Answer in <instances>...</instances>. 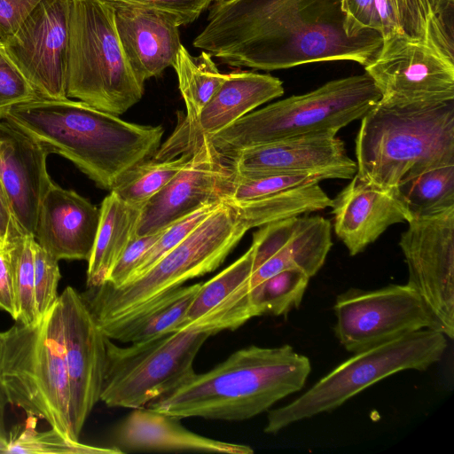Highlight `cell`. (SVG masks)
<instances>
[{
	"label": "cell",
	"mask_w": 454,
	"mask_h": 454,
	"mask_svg": "<svg viewBox=\"0 0 454 454\" xmlns=\"http://www.w3.org/2000/svg\"><path fill=\"white\" fill-rule=\"evenodd\" d=\"M221 202L204 205L165 228L124 284L131 282L145 273L162 256L188 236Z\"/></svg>",
	"instance_id": "36"
},
{
	"label": "cell",
	"mask_w": 454,
	"mask_h": 454,
	"mask_svg": "<svg viewBox=\"0 0 454 454\" xmlns=\"http://www.w3.org/2000/svg\"><path fill=\"white\" fill-rule=\"evenodd\" d=\"M114 4L115 25L126 59L140 83L172 67L182 46L176 18L154 9Z\"/></svg>",
	"instance_id": "22"
},
{
	"label": "cell",
	"mask_w": 454,
	"mask_h": 454,
	"mask_svg": "<svg viewBox=\"0 0 454 454\" xmlns=\"http://www.w3.org/2000/svg\"><path fill=\"white\" fill-rule=\"evenodd\" d=\"M223 160L240 178L328 172L336 178L351 179L356 173V163L348 156L343 141L329 134L274 141L241 150Z\"/></svg>",
	"instance_id": "17"
},
{
	"label": "cell",
	"mask_w": 454,
	"mask_h": 454,
	"mask_svg": "<svg viewBox=\"0 0 454 454\" xmlns=\"http://www.w3.org/2000/svg\"><path fill=\"white\" fill-rule=\"evenodd\" d=\"M191 154L177 159L144 160L125 171L110 192L130 205L144 207L182 169Z\"/></svg>",
	"instance_id": "31"
},
{
	"label": "cell",
	"mask_w": 454,
	"mask_h": 454,
	"mask_svg": "<svg viewBox=\"0 0 454 454\" xmlns=\"http://www.w3.org/2000/svg\"><path fill=\"white\" fill-rule=\"evenodd\" d=\"M49 154L32 137L0 119V181L23 234L34 236L40 205L53 184L46 168Z\"/></svg>",
	"instance_id": "19"
},
{
	"label": "cell",
	"mask_w": 454,
	"mask_h": 454,
	"mask_svg": "<svg viewBox=\"0 0 454 454\" xmlns=\"http://www.w3.org/2000/svg\"><path fill=\"white\" fill-rule=\"evenodd\" d=\"M356 175L383 190L454 165V100L427 106L377 103L356 138Z\"/></svg>",
	"instance_id": "4"
},
{
	"label": "cell",
	"mask_w": 454,
	"mask_h": 454,
	"mask_svg": "<svg viewBox=\"0 0 454 454\" xmlns=\"http://www.w3.org/2000/svg\"><path fill=\"white\" fill-rule=\"evenodd\" d=\"M39 96L19 68L0 51V113Z\"/></svg>",
	"instance_id": "39"
},
{
	"label": "cell",
	"mask_w": 454,
	"mask_h": 454,
	"mask_svg": "<svg viewBox=\"0 0 454 454\" xmlns=\"http://www.w3.org/2000/svg\"><path fill=\"white\" fill-rule=\"evenodd\" d=\"M34 299L38 319L58 302V286L61 278L59 260L34 243Z\"/></svg>",
	"instance_id": "37"
},
{
	"label": "cell",
	"mask_w": 454,
	"mask_h": 454,
	"mask_svg": "<svg viewBox=\"0 0 454 454\" xmlns=\"http://www.w3.org/2000/svg\"><path fill=\"white\" fill-rule=\"evenodd\" d=\"M335 178L334 175L328 172L279 174L258 178H240L233 175L225 191L223 201L237 203L253 200Z\"/></svg>",
	"instance_id": "35"
},
{
	"label": "cell",
	"mask_w": 454,
	"mask_h": 454,
	"mask_svg": "<svg viewBox=\"0 0 454 454\" xmlns=\"http://www.w3.org/2000/svg\"><path fill=\"white\" fill-rule=\"evenodd\" d=\"M0 383L10 404L80 442L71 426L59 300L37 322L0 331Z\"/></svg>",
	"instance_id": "7"
},
{
	"label": "cell",
	"mask_w": 454,
	"mask_h": 454,
	"mask_svg": "<svg viewBox=\"0 0 454 454\" xmlns=\"http://www.w3.org/2000/svg\"><path fill=\"white\" fill-rule=\"evenodd\" d=\"M4 50V46H3V43L0 42V51H3Z\"/></svg>",
	"instance_id": "47"
},
{
	"label": "cell",
	"mask_w": 454,
	"mask_h": 454,
	"mask_svg": "<svg viewBox=\"0 0 454 454\" xmlns=\"http://www.w3.org/2000/svg\"><path fill=\"white\" fill-rule=\"evenodd\" d=\"M201 283L180 286L135 313L100 328L111 340L134 343L176 332Z\"/></svg>",
	"instance_id": "26"
},
{
	"label": "cell",
	"mask_w": 454,
	"mask_h": 454,
	"mask_svg": "<svg viewBox=\"0 0 454 454\" xmlns=\"http://www.w3.org/2000/svg\"><path fill=\"white\" fill-rule=\"evenodd\" d=\"M210 336L203 331L183 330L126 348L106 337L100 401L111 408L145 407L195 373L194 359Z\"/></svg>",
	"instance_id": "10"
},
{
	"label": "cell",
	"mask_w": 454,
	"mask_h": 454,
	"mask_svg": "<svg viewBox=\"0 0 454 454\" xmlns=\"http://www.w3.org/2000/svg\"><path fill=\"white\" fill-rule=\"evenodd\" d=\"M99 209L98 229L88 260L87 287L106 281L114 264L135 235L143 207L130 205L110 192Z\"/></svg>",
	"instance_id": "27"
},
{
	"label": "cell",
	"mask_w": 454,
	"mask_h": 454,
	"mask_svg": "<svg viewBox=\"0 0 454 454\" xmlns=\"http://www.w3.org/2000/svg\"><path fill=\"white\" fill-rule=\"evenodd\" d=\"M283 94V82L270 74L251 71L225 74L223 82L202 108L195 125L187 130L186 142L194 145L202 137L217 133Z\"/></svg>",
	"instance_id": "25"
},
{
	"label": "cell",
	"mask_w": 454,
	"mask_h": 454,
	"mask_svg": "<svg viewBox=\"0 0 454 454\" xmlns=\"http://www.w3.org/2000/svg\"><path fill=\"white\" fill-rule=\"evenodd\" d=\"M69 0H43L2 43L41 97L66 98Z\"/></svg>",
	"instance_id": "14"
},
{
	"label": "cell",
	"mask_w": 454,
	"mask_h": 454,
	"mask_svg": "<svg viewBox=\"0 0 454 454\" xmlns=\"http://www.w3.org/2000/svg\"><path fill=\"white\" fill-rule=\"evenodd\" d=\"M333 310L335 336L354 354L423 329L442 333L427 303L408 284L348 289L336 297Z\"/></svg>",
	"instance_id": "11"
},
{
	"label": "cell",
	"mask_w": 454,
	"mask_h": 454,
	"mask_svg": "<svg viewBox=\"0 0 454 454\" xmlns=\"http://www.w3.org/2000/svg\"><path fill=\"white\" fill-rule=\"evenodd\" d=\"M43 0H0V42L10 37Z\"/></svg>",
	"instance_id": "43"
},
{
	"label": "cell",
	"mask_w": 454,
	"mask_h": 454,
	"mask_svg": "<svg viewBox=\"0 0 454 454\" xmlns=\"http://www.w3.org/2000/svg\"><path fill=\"white\" fill-rule=\"evenodd\" d=\"M14 225L16 224L12 217L10 204L0 181V240L7 239Z\"/></svg>",
	"instance_id": "45"
},
{
	"label": "cell",
	"mask_w": 454,
	"mask_h": 454,
	"mask_svg": "<svg viewBox=\"0 0 454 454\" xmlns=\"http://www.w3.org/2000/svg\"><path fill=\"white\" fill-rule=\"evenodd\" d=\"M341 11L348 36L356 37L370 30L380 33L375 0H342Z\"/></svg>",
	"instance_id": "42"
},
{
	"label": "cell",
	"mask_w": 454,
	"mask_h": 454,
	"mask_svg": "<svg viewBox=\"0 0 454 454\" xmlns=\"http://www.w3.org/2000/svg\"><path fill=\"white\" fill-rule=\"evenodd\" d=\"M342 0H227L209 5L194 47L231 67L273 71L349 60L364 67L383 43L370 30L349 37Z\"/></svg>",
	"instance_id": "1"
},
{
	"label": "cell",
	"mask_w": 454,
	"mask_h": 454,
	"mask_svg": "<svg viewBox=\"0 0 454 454\" xmlns=\"http://www.w3.org/2000/svg\"><path fill=\"white\" fill-rule=\"evenodd\" d=\"M144 88L122 50L114 4L69 0L67 97L120 115L141 99Z\"/></svg>",
	"instance_id": "8"
},
{
	"label": "cell",
	"mask_w": 454,
	"mask_h": 454,
	"mask_svg": "<svg viewBox=\"0 0 454 454\" xmlns=\"http://www.w3.org/2000/svg\"><path fill=\"white\" fill-rule=\"evenodd\" d=\"M448 346L437 330L423 329L355 353L290 403L270 410L264 432L276 434L302 419L328 412L378 381L405 370L426 371Z\"/></svg>",
	"instance_id": "9"
},
{
	"label": "cell",
	"mask_w": 454,
	"mask_h": 454,
	"mask_svg": "<svg viewBox=\"0 0 454 454\" xmlns=\"http://www.w3.org/2000/svg\"><path fill=\"white\" fill-rule=\"evenodd\" d=\"M37 418L27 415L26 421L9 432L6 453L22 454H120L115 446L97 447L73 442L51 427L46 431L36 429Z\"/></svg>",
	"instance_id": "33"
},
{
	"label": "cell",
	"mask_w": 454,
	"mask_h": 454,
	"mask_svg": "<svg viewBox=\"0 0 454 454\" xmlns=\"http://www.w3.org/2000/svg\"><path fill=\"white\" fill-rule=\"evenodd\" d=\"M310 372L309 359L290 345H252L207 372H195L145 407L180 419L246 420L300 391Z\"/></svg>",
	"instance_id": "3"
},
{
	"label": "cell",
	"mask_w": 454,
	"mask_h": 454,
	"mask_svg": "<svg viewBox=\"0 0 454 454\" xmlns=\"http://www.w3.org/2000/svg\"><path fill=\"white\" fill-rule=\"evenodd\" d=\"M190 152L182 169L144 206L135 236L159 232L204 205L223 200L233 176L230 166L206 137Z\"/></svg>",
	"instance_id": "16"
},
{
	"label": "cell",
	"mask_w": 454,
	"mask_h": 454,
	"mask_svg": "<svg viewBox=\"0 0 454 454\" xmlns=\"http://www.w3.org/2000/svg\"><path fill=\"white\" fill-rule=\"evenodd\" d=\"M410 220L433 216L454 207V165L424 172L396 187Z\"/></svg>",
	"instance_id": "30"
},
{
	"label": "cell",
	"mask_w": 454,
	"mask_h": 454,
	"mask_svg": "<svg viewBox=\"0 0 454 454\" xmlns=\"http://www.w3.org/2000/svg\"><path fill=\"white\" fill-rule=\"evenodd\" d=\"M10 404L7 395L0 383V453H6L9 433L5 425V411L7 405Z\"/></svg>",
	"instance_id": "46"
},
{
	"label": "cell",
	"mask_w": 454,
	"mask_h": 454,
	"mask_svg": "<svg viewBox=\"0 0 454 454\" xmlns=\"http://www.w3.org/2000/svg\"><path fill=\"white\" fill-rule=\"evenodd\" d=\"M221 1H227V0H213V2H221Z\"/></svg>",
	"instance_id": "48"
},
{
	"label": "cell",
	"mask_w": 454,
	"mask_h": 454,
	"mask_svg": "<svg viewBox=\"0 0 454 454\" xmlns=\"http://www.w3.org/2000/svg\"><path fill=\"white\" fill-rule=\"evenodd\" d=\"M253 270L254 250L250 247L231 265L201 283L177 331L197 330L213 335L235 330L254 317L248 300Z\"/></svg>",
	"instance_id": "23"
},
{
	"label": "cell",
	"mask_w": 454,
	"mask_h": 454,
	"mask_svg": "<svg viewBox=\"0 0 454 454\" xmlns=\"http://www.w3.org/2000/svg\"><path fill=\"white\" fill-rule=\"evenodd\" d=\"M115 4L154 9L168 13L181 26L193 22L213 0H108Z\"/></svg>",
	"instance_id": "41"
},
{
	"label": "cell",
	"mask_w": 454,
	"mask_h": 454,
	"mask_svg": "<svg viewBox=\"0 0 454 454\" xmlns=\"http://www.w3.org/2000/svg\"><path fill=\"white\" fill-rule=\"evenodd\" d=\"M178 80V88L186 107L184 126L192 128L199 115L225 78L212 56L205 51L192 56L182 44L172 66Z\"/></svg>",
	"instance_id": "29"
},
{
	"label": "cell",
	"mask_w": 454,
	"mask_h": 454,
	"mask_svg": "<svg viewBox=\"0 0 454 454\" xmlns=\"http://www.w3.org/2000/svg\"><path fill=\"white\" fill-rule=\"evenodd\" d=\"M332 246V224L320 215H298L259 227L251 245L254 270L249 290L289 269L300 270L312 278L324 265Z\"/></svg>",
	"instance_id": "18"
},
{
	"label": "cell",
	"mask_w": 454,
	"mask_h": 454,
	"mask_svg": "<svg viewBox=\"0 0 454 454\" xmlns=\"http://www.w3.org/2000/svg\"><path fill=\"white\" fill-rule=\"evenodd\" d=\"M248 228L236 207L222 201L188 236L137 279L80 293L99 326L124 318L186 281L217 269Z\"/></svg>",
	"instance_id": "6"
},
{
	"label": "cell",
	"mask_w": 454,
	"mask_h": 454,
	"mask_svg": "<svg viewBox=\"0 0 454 454\" xmlns=\"http://www.w3.org/2000/svg\"><path fill=\"white\" fill-rule=\"evenodd\" d=\"M59 300L62 309L71 426L75 440L79 441L89 415L100 401L106 336L77 290L67 286Z\"/></svg>",
	"instance_id": "15"
},
{
	"label": "cell",
	"mask_w": 454,
	"mask_h": 454,
	"mask_svg": "<svg viewBox=\"0 0 454 454\" xmlns=\"http://www.w3.org/2000/svg\"><path fill=\"white\" fill-rule=\"evenodd\" d=\"M248 230L279 220L331 207L333 200L319 184H309L256 200L231 203Z\"/></svg>",
	"instance_id": "28"
},
{
	"label": "cell",
	"mask_w": 454,
	"mask_h": 454,
	"mask_svg": "<svg viewBox=\"0 0 454 454\" xmlns=\"http://www.w3.org/2000/svg\"><path fill=\"white\" fill-rule=\"evenodd\" d=\"M399 246L408 282L424 300L447 338L454 337V207L411 219Z\"/></svg>",
	"instance_id": "13"
},
{
	"label": "cell",
	"mask_w": 454,
	"mask_h": 454,
	"mask_svg": "<svg viewBox=\"0 0 454 454\" xmlns=\"http://www.w3.org/2000/svg\"><path fill=\"white\" fill-rule=\"evenodd\" d=\"M331 208L334 231L350 255L363 252L389 226L411 219L396 188L371 185L356 173L333 200Z\"/></svg>",
	"instance_id": "21"
},
{
	"label": "cell",
	"mask_w": 454,
	"mask_h": 454,
	"mask_svg": "<svg viewBox=\"0 0 454 454\" xmlns=\"http://www.w3.org/2000/svg\"><path fill=\"white\" fill-rule=\"evenodd\" d=\"M162 231L163 230L140 237L134 235L114 264L105 283L114 287L122 286L137 268L144 254L160 238Z\"/></svg>",
	"instance_id": "40"
},
{
	"label": "cell",
	"mask_w": 454,
	"mask_h": 454,
	"mask_svg": "<svg viewBox=\"0 0 454 454\" xmlns=\"http://www.w3.org/2000/svg\"><path fill=\"white\" fill-rule=\"evenodd\" d=\"M399 29L402 35L414 41L425 42L430 21L454 0H394Z\"/></svg>",
	"instance_id": "38"
},
{
	"label": "cell",
	"mask_w": 454,
	"mask_h": 454,
	"mask_svg": "<svg viewBox=\"0 0 454 454\" xmlns=\"http://www.w3.org/2000/svg\"><path fill=\"white\" fill-rule=\"evenodd\" d=\"M309 280L303 271L289 269L261 281L248 291L254 317L282 316L299 308Z\"/></svg>",
	"instance_id": "32"
},
{
	"label": "cell",
	"mask_w": 454,
	"mask_h": 454,
	"mask_svg": "<svg viewBox=\"0 0 454 454\" xmlns=\"http://www.w3.org/2000/svg\"><path fill=\"white\" fill-rule=\"evenodd\" d=\"M34 236L21 233L16 225L6 241L16 299L15 321L23 325L39 320L34 299Z\"/></svg>",
	"instance_id": "34"
},
{
	"label": "cell",
	"mask_w": 454,
	"mask_h": 454,
	"mask_svg": "<svg viewBox=\"0 0 454 454\" xmlns=\"http://www.w3.org/2000/svg\"><path fill=\"white\" fill-rule=\"evenodd\" d=\"M115 446L128 451H193L225 454H252L244 444L223 442L185 428L180 419L142 407L121 422L114 434Z\"/></svg>",
	"instance_id": "24"
},
{
	"label": "cell",
	"mask_w": 454,
	"mask_h": 454,
	"mask_svg": "<svg viewBox=\"0 0 454 454\" xmlns=\"http://www.w3.org/2000/svg\"><path fill=\"white\" fill-rule=\"evenodd\" d=\"M6 241L0 240V309L16 320V299Z\"/></svg>",
	"instance_id": "44"
},
{
	"label": "cell",
	"mask_w": 454,
	"mask_h": 454,
	"mask_svg": "<svg viewBox=\"0 0 454 454\" xmlns=\"http://www.w3.org/2000/svg\"><path fill=\"white\" fill-rule=\"evenodd\" d=\"M100 209L73 190L52 184L39 207L34 238L56 259L88 260Z\"/></svg>",
	"instance_id": "20"
},
{
	"label": "cell",
	"mask_w": 454,
	"mask_h": 454,
	"mask_svg": "<svg viewBox=\"0 0 454 454\" xmlns=\"http://www.w3.org/2000/svg\"><path fill=\"white\" fill-rule=\"evenodd\" d=\"M364 71L389 106H427L454 100V61L422 41L402 35L383 39Z\"/></svg>",
	"instance_id": "12"
},
{
	"label": "cell",
	"mask_w": 454,
	"mask_h": 454,
	"mask_svg": "<svg viewBox=\"0 0 454 454\" xmlns=\"http://www.w3.org/2000/svg\"><path fill=\"white\" fill-rule=\"evenodd\" d=\"M380 99L370 75L329 81L314 90L294 95L252 111L218 131L205 136L225 159L249 147L309 135H336L362 119Z\"/></svg>",
	"instance_id": "5"
},
{
	"label": "cell",
	"mask_w": 454,
	"mask_h": 454,
	"mask_svg": "<svg viewBox=\"0 0 454 454\" xmlns=\"http://www.w3.org/2000/svg\"><path fill=\"white\" fill-rule=\"evenodd\" d=\"M0 119L109 191L125 171L157 151L164 134L162 126L131 123L69 98L37 96L1 112Z\"/></svg>",
	"instance_id": "2"
}]
</instances>
